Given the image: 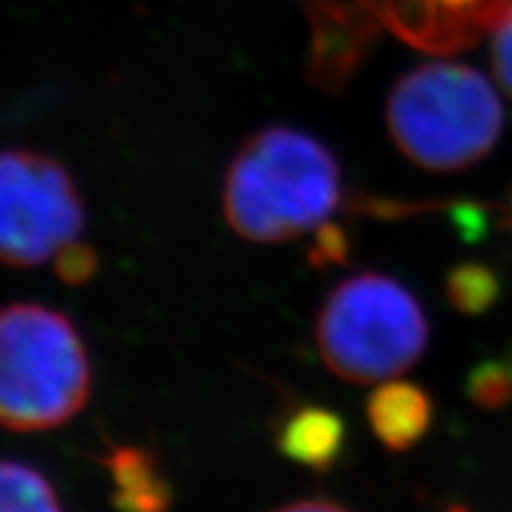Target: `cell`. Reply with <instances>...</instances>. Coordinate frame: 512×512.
Listing matches in <instances>:
<instances>
[{"label": "cell", "instance_id": "6da1fadb", "mask_svg": "<svg viewBox=\"0 0 512 512\" xmlns=\"http://www.w3.org/2000/svg\"><path fill=\"white\" fill-rule=\"evenodd\" d=\"M339 197V164L328 147L309 133L273 126L230 162L223 209L240 238L275 245L328 221Z\"/></svg>", "mask_w": 512, "mask_h": 512}, {"label": "cell", "instance_id": "277c9868", "mask_svg": "<svg viewBox=\"0 0 512 512\" xmlns=\"http://www.w3.org/2000/svg\"><path fill=\"white\" fill-rule=\"evenodd\" d=\"M430 342L418 299L380 273L344 280L316 320V344L330 373L354 384L387 382L413 368Z\"/></svg>", "mask_w": 512, "mask_h": 512}, {"label": "cell", "instance_id": "52a82bcc", "mask_svg": "<svg viewBox=\"0 0 512 512\" xmlns=\"http://www.w3.org/2000/svg\"><path fill=\"white\" fill-rule=\"evenodd\" d=\"M313 27L316 29H313L309 79L320 91L339 93L361 67L375 29L337 8H320L318 15H313Z\"/></svg>", "mask_w": 512, "mask_h": 512}, {"label": "cell", "instance_id": "4fadbf2b", "mask_svg": "<svg viewBox=\"0 0 512 512\" xmlns=\"http://www.w3.org/2000/svg\"><path fill=\"white\" fill-rule=\"evenodd\" d=\"M467 396L486 408V411H496L503 408L512 399V370L503 361H486L470 373L467 380Z\"/></svg>", "mask_w": 512, "mask_h": 512}, {"label": "cell", "instance_id": "5bb4252c", "mask_svg": "<svg viewBox=\"0 0 512 512\" xmlns=\"http://www.w3.org/2000/svg\"><path fill=\"white\" fill-rule=\"evenodd\" d=\"M98 273V254L83 242H69L55 254V275L64 285H86Z\"/></svg>", "mask_w": 512, "mask_h": 512}, {"label": "cell", "instance_id": "7a4b0ae2", "mask_svg": "<svg viewBox=\"0 0 512 512\" xmlns=\"http://www.w3.org/2000/svg\"><path fill=\"white\" fill-rule=\"evenodd\" d=\"M387 126L413 164L460 171L494 150L503 133V105L477 69L427 62L392 88Z\"/></svg>", "mask_w": 512, "mask_h": 512}, {"label": "cell", "instance_id": "3957f363", "mask_svg": "<svg viewBox=\"0 0 512 512\" xmlns=\"http://www.w3.org/2000/svg\"><path fill=\"white\" fill-rule=\"evenodd\" d=\"M91 382L72 320L43 304L0 309V427L55 430L86 406Z\"/></svg>", "mask_w": 512, "mask_h": 512}, {"label": "cell", "instance_id": "ba28073f", "mask_svg": "<svg viewBox=\"0 0 512 512\" xmlns=\"http://www.w3.org/2000/svg\"><path fill=\"white\" fill-rule=\"evenodd\" d=\"M275 444L285 458L323 475L342 456L347 444V425L332 408L306 403L280 420Z\"/></svg>", "mask_w": 512, "mask_h": 512}, {"label": "cell", "instance_id": "9c48e42d", "mask_svg": "<svg viewBox=\"0 0 512 512\" xmlns=\"http://www.w3.org/2000/svg\"><path fill=\"white\" fill-rule=\"evenodd\" d=\"M432 396L413 382L387 380L370 394L368 422L389 451H408L430 430Z\"/></svg>", "mask_w": 512, "mask_h": 512}, {"label": "cell", "instance_id": "8992f818", "mask_svg": "<svg viewBox=\"0 0 512 512\" xmlns=\"http://www.w3.org/2000/svg\"><path fill=\"white\" fill-rule=\"evenodd\" d=\"M403 41L430 53H456L491 34L512 0H361Z\"/></svg>", "mask_w": 512, "mask_h": 512}, {"label": "cell", "instance_id": "8fae6325", "mask_svg": "<svg viewBox=\"0 0 512 512\" xmlns=\"http://www.w3.org/2000/svg\"><path fill=\"white\" fill-rule=\"evenodd\" d=\"M0 512H62V503L46 475L15 460H0Z\"/></svg>", "mask_w": 512, "mask_h": 512}, {"label": "cell", "instance_id": "2e32d148", "mask_svg": "<svg viewBox=\"0 0 512 512\" xmlns=\"http://www.w3.org/2000/svg\"><path fill=\"white\" fill-rule=\"evenodd\" d=\"M494 69L501 86L512 95V10L496 24L494 31Z\"/></svg>", "mask_w": 512, "mask_h": 512}, {"label": "cell", "instance_id": "7c38bea8", "mask_svg": "<svg viewBox=\"0 0 512 512\" xmlns=\"http://www.w3.org/2000/svg\"><path fill=\"white\" fill-rule=\"evenodd\" d=\"M446 297L453 309L467 316L489 311L501 297V280L484 264L456 266L446 278Z\"/></svg>", "mask_w": 512, "mask_h": 512}, {"label": "cell", "instance_id": "e0dca14e", "mask_svg": "<svg viewBox=\"0 0 512 512\" xmlns=\"http://www.w3.org/2000/svg\"><path fill=\"white\" fill-rule=\"evenodd\" d=\"M275 512H349V510L332 501H297Z\"/></svg>", "mask_w": 512, "mask_h": 512}, {"label": "cell", "instance_id": "30bf717a", "mask_svg": "<svg viewBox=\"0 0 512 512\" xmlns=\"http://www.w3.org/2000/svg\"><path fill=\"white\" fill-rule=\"evenodd\" d=\"M112 479V505L119 512H169L171 486L157 458L140 446H117L102 458Z\"/></svg>", "mask_w": 512, "mask_h": 512}, {"label": "cell", "instance_id": "5b68a950", "mask_svg": "<svg viewBox=\"0 0 512 512\" xmlns=\"http://www.w3.org/2000/svg\"><path fill=\"white\" fill-rule=\"evenodd\" d=\"M86 221L67 166L34 150L0 152V264L31 268L76 240Z\"/></svg>", "mask_w": 512, "mask_h": 512}, {"label": "cell", "instance_id": "9a60e30c", "mask_svg": "<svg viewBox=\"0 0 512 512\" xmlns=\"http://www.w3.org/2000/svg\"><path fill=\"white\" fill-rule=\"evenodd\" d=\"M349 249V238L342 228L332 226V223H320L316 228V238L311 242L309 261L318 268L344 264L349 256Z\"/></svg>", "mask_w": 512, "mask_h": 512}, {"label": "cell", "instance_id": "ac0fdd59", "mask_svg": "<svg viewBox=\"0 0 512 512\" xmlns=\"http://www.w3.org/2000/svg\"><path fill=\"white\" fill-rule=\"evenodd\" d=\"M505 363H508L510 370H512V347H510V351H508V358H505Z\"/></svg>", "mask_w": 512, "mask_h": 512}]
</instances>
